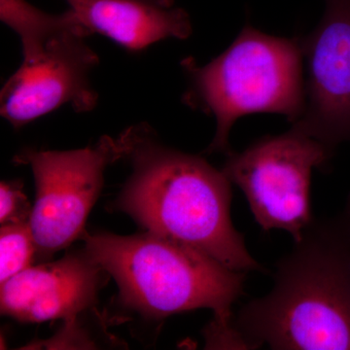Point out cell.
<instances>
[{"instance_id": "6da1fadb", "label": "cell", "mask_w": 350, "mask_h": 350, "mask_svg": "<svg viewBox=\"0 0 350 350\" xmlns=\"http://www.w3.org/2000/svg\"><path fill=\"white\" fill-rule=\"evenodd\" d=\"M232 329L239 349L350 350V193L337 213L312 219Z\"/></svg>"}, {"instance_id": "7a4b0ae2", "label": "cell", "mask_w": 350, "mask_h": 350, "mask_svg": "<svg viewBox=\"0 0 350 350\" xmlns=\"http://www.w3.org/2000/svg\"><path fill=\"white\" fill-rule=\"evenodd\" d=\"M120 137L133 172L113 208L232 271H265L232 224V182L222 170L159 144L147 126H131Z\"/></svg>"}, {"instance_id": "3957f363", "label": "cell", "mask_w": 350, "mask_h": 350, "mask_svg": "<svg viewBox=\"0 0 350 350\" xmlns=\"http://www.w3.org/2000/svg\"><path fill=\"white\" fill-rule=\"evenodd\" d=\"M82 238L88 255L114 278L125 308L153 319L209 308L214 319L206 330L207 345L238 347L232 308L244 294L246 273L150 232H85Z\"/></svg>"}, {"instance_id": "277c9868", "label": "cell", "mask_w": 350, "mask_h": 350, "mask_svg": "<svg viewBox=\"0 0 350 350\" xmlns=\"http://www.w3.org/2000/svg\"><path fill=\"white\" fill-rule=\"evenodd\" d=\"M191 85L186 105L213 115L215 135L206 153L232 151L229 137L237 120L275 113L291 123L305 105L300 39L269 36L246 25L229 48L204 66L193 57L182 62Z\"/></svg>"}, {"instance_id": "5b68a950", "label": "cell", "mask_w": 350, "mask_h": 350, "mask_svg": "<svg viewBox=\"0 0 350 350\" xmlns=\"http://www.w3.org/2000/svg\"><path fill=\"white\" fill-rule=\"evenodd\" d=\"M0 18L23 48L22 64L0 94L4 119L19 129L63 105L77 112L96 107L89 75L98 57L85 41L91 33L71 9L52 15L25 0H0Z\"/></svg>"}, {"instance_id": "8992f818", "label": "cell", "mask_w": 350, "mask_h": 350, "mask_svg": "<svg viewBox=\"0 0 350 350\" xmlns=\"http://www.w3.org/2000/svg\"><path fill=\"white\" fill-rule=\"evenodd\" d=\"M332 157L317 140L290 129L227 154L222 172L243 191L264 231L282 230L300 239L312 222L310 180Z\"/></svg>"}, {"instance_id": "52a82bcc", "label": "cell", "mask_w": 350, "mask_h": 350, "mask_svg": "<svg viewBox=\"0 0 350 350\" xmlns=\"http://www.w3.org/2000/svg\"><path fill=\"white\" fill-rule=\"evenodd\" d=\"M121 137H103L92 146L69 151L27 149L14 161L29 165L36 182L31 227L36 250L51 256L85 234L108 165L124 159Z\"/></svg>"}, {"instance_id": "ba28073f", "label": "cell", "mask_w": 350, "mask_h": 350, "mask_svg": "<svg viewBox=\"0 0 350 350\" xmlns=\"http://www.w3.org/2000/svg\"><path fill=\"white\" fill-rule=\"evenodd\" d=\"M305 105L291 130L323 145L333 157L350 142V0H324L314 31L301 39Z\"/></svg>"}, {"instance_id": "9c48e42d", "label": "cell", "mask_w": 350, "mask_h": 350, "mask_svg": "<svg viewBox=\"0 0 350 350\" xmlns=\"http://www.w3.org/2000/svg\"><path fill=\"white\" fill-rule=\"evenodd\" d=\"M107 275L85 250L59 261L29 267L2 283L1 313L22 322L63 319L66 323L94 306Z\"/></svg>"}, {"instance_id": "30bf717a", "label": "cell", "mask_w": 350, "mask_h": 350, "mask_svg": "<svg viewBox=\"0 0 350 350\" xmlns=\"http://www.w3.org/2000/svg\"><path fill=\"white\" fill-rule=\"evenodd\" d=\"M90 33H100L130 51L192 33L187 12L174 0H75L69 4Z\"/></svg>"}, {"instance_id": "8fae6325", "label": "cell", "mask_w": 350, "mask_h": 350, "mask_svg": "<svg viewBox=\"0 0 350 350\" xmlns=\"http://www.w3.org/2000/svg\"><path fill=\"white\" fill-rule=\"evenodd\" d=\"M38 253L31 222L2 225L0 230V283L31 267Z\"/></svg>"}, {"instance_id": "7c38bea8", "label": "cell", "mask_w": 350, "mask_h": 350, "mask_svg": "<svg viewBox=\"0 0 350 350\" xmlns=\"http://www.w3.org/2000/svg\"><path fill=\"white\" fill-rule=\"evenodd\" d=\"M32 207L23 193L21 182H1L0 222L1 225L31 221Z\"/></svg>"}, {"instance_id": "4fadbf2b", "label": "cell", "mask_w": 350, "mask_h": 350, "mask_svg": "<svg viewBox=\"0 0 350 350\" xmlns=\"http://www.w3.org/2000/svg\"><path fill=\"white\" fill-rule=\"evenodd\" d=\"M66 1L68 2V4H71L73 1H75V0H66Z\"/></svg>"}]
</instances>
